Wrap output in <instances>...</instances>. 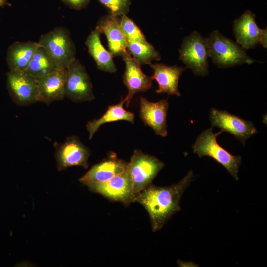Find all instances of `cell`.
Returning a JSON list of instances; mask_svg holds the SVG:
<instances>
[{"mask_svg":"<svg viewBox=\"0 0 267 267\" xmlns=\"http://www.w3.org/2000/svg\"><path fill=\"white\" fill-rule=\"evenodd\" d=\"M109 11L110 14L121 16L126 15L131 4L130 0H98Z\"/></svg>","mask_w":267,"mask_h":267,"instance_id":"cell-25","label":"cell"},{"mask_svg":"<svg viewBox=\"0 0 267 267\" xmlns=\"http://www.w3.org/2000/svg\"><path fill=\"white\" fill-rule=\"evenodd\" d=\"M179 51V59L194 74L204 77L208 74L206 38L194 31L184 38Z\"/></svg>","mask_w":267,"mask_h":267,"instance_id":"cell-6","label":"cell"},{"mask_svg":"<svg viewBox=\"0 0 267 267\" xmlns=\"http://www.w3.org/2000/svg\"><path fill=\"white\" fill-rule=\"evenodd\" d=\"M6 85L11 98L17 104L27 105L38 102L37 79L26 72L9 70Z\"/></svg>","mask_w":267,"mask_h":267,"instance_id":"cell-9","label":"cell"},{"mask_svg":"<svg viewBox=\"0 0 267 267\" xmlns=\"http://www.w3.org/2000/svg\"><path fill=\"white\" fill-rule=\"evenodd\" d=\"M212 127L228 132L244 145L246 141L255 134L257 129L251 121L245 120L226 111L212 108L210 111Z\"/></svg>","mask_w":267,"mask_h":267,"instance_id":"cell-10","label":"cell"},{"mask_svg":"<svg viewBox=\"0 0 267 267\" xmlns=\"http://www.w3.org/2000/svg\"><path fill=\"white\" fill-rule=\"evenodd\" d=\"M86 185L91 191L101 194L110 200L120 202L125 206L135 202V194L133 191L132 181L127 168L106 182Z\"/></svg>","mask_w":267,"mask_h":267,"instance_id":"cell-8","label":"cell"},{"mask_svg":"<svg viewBox=\"0 0 267 267\" xmlns=\"http://www.w3.org/2000/svg\"><path fill=\"white\" fill-rule=\"evenodd\" d=\"M65 5L75 10H81L85 8L90 0H61Z\"/></svg>","mask_w":267,"mask_h":267,"instance_id":"cell-26","label":"cell"},{"mask_svg":"<svg viewBox=\"0 0 267 267\" xmlns=\"http://www.w3.org/2000/svg\"><path fill=\"white\" fill-rule=\"evenodd\" d=\"M128 163L119 159L115 153L110 152L103 160L93 166L79 181L85 185L103 183L124 171Z\"/></svg>","mask_w":267,"mask_h":267,"instance_id":"cell-14","label":"cell"},{"mask_svg":"<svg viewBox=\"0 0 267 267\" xmlns=\"http://www.w3.org/2000/svg\"><path fill=\"white\" fill-rule=\"evenodd\" d=\"M169 103L163 99L156 102L140 98V117L144 123L151 127L156 135H167V115Z\"/></svg>","mask_w":267,"mask_h":267,"instance_id":"cell-13","label":"cell"},{"mask_svg":"<svg viewBox=\"0 0 267 267\" xmlns=\"http://www.w3.org/2000/svg\"><path fill=\"white\" fill-rule=\"evenodd\" d=\"M101 34L100 31L95 28L87 37L85 41L86 45L99 70L114 73L117 68L113 59V56L103 45L100 40Z\"/></svg>","mask_w":267,"mask_h":267,"instance_id":"cell-20","label":"cell"},{"mask_svg":"<svg viewBox=\"0 0 267 267\" xmlns=\"http://www.w3.org/2000/svg\"><path fill=\"white\" fill-rule=\"evenodd\" d=\"M164 166V163L156 157L135 150L127 165L134 193L140 192L151 184Z\"/></svg>","mask_w":267,"mask_h":267,"instance_id":"cell-4","label":"cell"},{"mask_svg":"<svg viewBox=\"0 0 267 267\" xmlns=\"http://www.w3.org/2000/svg\"><path fill=\"white\" fill-rule=\"evenodd\" d=\"M39 46L38 42L31 41L12 43L8 48L6 57L9 70L25 71Z\"/></svg>","mask_w":267,"mask_h":267,"instance_id":"cell-19","label":"cell"},{"mask_svg":"<svg viewBox=\"0 0 267 267\" xmlns=\"http://www.w3.org/2000/svg\"><path fill=\"white\" fill-rule=\"evenodd\" d=\"M89 155V150L78 137H69L64 142L57 146L55 156L57 168L59 170L75 166L87 168Z\"/></svg>","mask_w":267,"mask_h":267,"instance_id":"cell-12","label":"cell"},{"mask_svg":"<svg viewBox=\"0 0 267 267\" xmlns=\"http://www.w3.org/2000/svg\"><path fill=\"white\" fill-rule=\"evenodd\" d=\"M149 65L154 71L151 78L155 80L158 84L156 93L181 96L178 89V81L186 68L177 65L168 66L162 63H151Z\"/></svg>","mask_w":267,"mask_h":267,"instance_id":"cell-18","label":"cell"},{"mask_svg":"<svg viewBox=\"0 0 267 267\" xmlns=\"http://www.w3.org/2000/svg\"><path fill=\"white\" fill-rule=\"evenodd\" d=\"M8 2V0H0V7L5 6Z\"/></svg>","mask_w":267,"mask_h":267,"instance_id":"cell-28","label":"cell"},{"mask_svg":"<svg viewBox=\"0 0 267 267\" xmlns=\"http://www.w3.org/2000/svg\"><path fill=\"white\" fill-rule=\"evenodd\" d=\"M62 67L44 47L39 46L34 53L25 72L38 78Z\"/></svg>","mask_w":267,"mask_h":267,"instance_id":"cell-22","label":"cell"},{"mask_svg":"<svg viewBox=\"0 0 267 267\" xmlns=\"http://www.w3.org/2000/svg\"><path fill=\"white\" fill-rule=\"evenodd\" d=\"M65 97L76 102L94 99L92 84L85 67L77 59L67 67Z\"/></svg>","mask_w":267,"mask_h":267,"instance_id":"cell-7","label":"cell"},{"mask_svg":"<svg viewBox=\"0 0 267 267\" xmlns=\"http://www.w3.org/2000/svg\"><path fill=\"white\" fill-rule=\"evenodd\" d=\"M120 25L126 41L148 42L140 28L126 15L120 16Z\"/></svg>","mask_w":267,"mask_h":267,"instance_id":"cell-24","label":"cell"},{"mask_svg":"<svg viewBox=\"0 0 267 267\" xmlns=\"http://www.w3.org/2000/svg\"><path fill=\"white\" fill-rule=\"evenodd\" d=\"M267 28H266V29H263L262 35L261 38L260 42V44H262L263 46L265 48H267Z\"/></svg>","mask_w":267,"mask_h":267,"instance_id":"cell-27","label":"cell"},{"mask_svg":"<svg viewBox=\"0 0 267 267\" xmlns=\"http://www.w3.org/2000/svg\"><path fill=\"white\" fill-rule=\"evenodd\" d=\"M121 56L125 65L123 80L128 91L125 98L126 106L128 107L131 99L136 93L146 92L151 88L153 79L143 72L141 65L127 50Z\"/></svg>","mask_w":267,"mask_h":267,"instance_id":"cell-11","label":"cell"},{"mask_svg":"<svg viewBox=\"0 0 267 267\" xmlns=\"http://www.w3.org/2000/svg\"><path fill=\"white\" fill-rule=\"evenodd\" d=\"M106 37L109 51L113 56H122L127 49V41L119 16L109 14L101 18L96 26Z\"/></svg>","mask_w":267,"mask_h":267,"instance_id":"cell-17","label":"cell"},{"mask_svg":"<svg viewBox=\"0 0 267 267\" xmlns=\"http://www.w3.org/2000/svg\"><path fill=\"white\" fill-rule=\"evenodd\" d=\"M127 49L131 55L141 65L150 64L153 60L161 59L159 53L148 42L146 43L127 41Z\"/></svg>","mask_w":267,"mask_h":267,"instance_id":"cell-23","label":"cell"},{"mask_svg":"<svg viewBox=\"0 0 267 267\" xmlns=\"http://www.w3.org/2000/svg\"><path fill=\"white\" fill-rule=\"evenodd\" d=\"M67 68L61 67L37 79L38 102L49 104L65 97Z\"/></svg>","mask_w":267,"mask_h":267,"instance_id":"cell-15","label":"cell"},{"mask_svg":"<svg viewBox=\"0 0 267 267\" xmlns=\"http://www.w3.org/2000/svg\"><path fill=\"white\" fill-rule=\"evenodd\" d=\"M255 17L254 13L247 10L233 23L236 43L245 50L254 48L260 42L263 29L258 26Z\"/></svg>","mask_w":267,"mask_h":267,"instance_id":"cell-16","label":"cell"},{"mask_svg":"<svg viewBox=\"0 0 267 267\" xmlns=\"http://www.w3.org/2000/svg\"><path fill=\"white\" fill-rule=\"evenodd\" d=\"M38 43L45 48L64 67L75 59L76 47L69 31L63 27H56L41 35Z\"/></svg>","mask_w":267,"mask_h":267,"instance_id":"cell-5","label":"cell"},{"mask_svg":"<svg viewBox=\"0 0 267 267\" xmlns=\"http://www.w3.org/2000/svg\"><path fill=\"white\" fill-rule=\"evenodd\" d=\"M125 98L121 99L118 104L110 105L105 113L99 118L89 121L86 125V129L89 133V139H91L99 127L104 124L126 120L132 124L134 122V114L126 110L124 107Z\"/></svg>","mask_w":267,"mask_h":267,"instance_id":"cell-21","label":"cell"},{"mask_svg":"<svg viewBox=\"0 0 267 267\" xmlns=\"http://www.w3.org/2000/svg\"><path fill=\"white\" fill-rule=\"evenodd\" d=\"M209 57L219 68L233 67L244 63L251 64L256 61L249 57L236 42L218 30L213 31L206 38Z\"/></svg>","mask_w":267,"mask_h":267,"instance_id":"cell-2","label":"cell"},{"mask_svg":"<svg viewBox=\"0 0 267 267\" xmlns=\"http://www.w3.org/2000/svg\"><path fill=\"white\" fill-rule=\"evenodd\" d=\"M213 127L204 131L197 138L192 145L193 151L199 158L208 156L222 165L235 178L239 180V167L241 163L242 157L231 154L221 146L217 141V137L222 132L214 133Z\"/></svg>","mask_w":267,"mask_h":267,"instance_id":"cell-3","label":"cell"},{"mask_svg":"<svg viewBox=\"0 0 267 267\" xmlns=\"http://www.w3.org/2000/svg\"><path fill=\"white\" fill-rule=\"evenodd\" d=\"M193 178V172L190 170L176 184L159 187L151 183L135 194L134 201L142 205L147 211L153 232L160 230L174 214L180 210L181 197Z\"/></svg>","mask_w":267,"mask_h":267,"instance_id":"cell-1","label":"cell"}]
</instances>
